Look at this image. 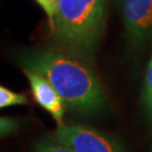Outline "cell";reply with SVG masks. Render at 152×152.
I'll return each instance as SVG.
<instances>
[{"instance_id":"obj_1","label":"cell","mask_w":152,"mask_h":152,"mask_svg":"<svg viewBox=\"0 0 152 152\" xmlns=\"http://www.w3.org/2000/svg\"><path fill=\"white\" fill-rule=\"evenodd\" d=\"M19 64L45 77L73 112L96 115L107 106L94 65L69 51L54 45L27 51L19 56Z\"/></svg>"},{"instance_id":"obj_2","label":"cell","mask_w":152,"mask_h":152,"mask_svg":"<svg viewBox=\"0 0 152 152\" xmlns=\"http://www.w3.org/2000/svg\"><path fill=\"white\" fill-rule=\"evenodd\" d=\"M109 0H59L50 25L54 46L95 64L103 41Z\"/></svg>"},{"instance_id":"obj_3","label":"cell","mask_w":152,"mask_h":152,"mask_svg":"<svg viewBox=\"0 0 152 152\" xmlns=\"http://www.w3.org/2000/svg\"><path fill=\"white\" fill-rule=\"evenodd\" d=\"M53 135L75 152H126L116 137L87 125H61Z\"/></svg>"},{"instance_id":"obj_4","label":"cell","mask_w":152,"mask_h":152,"mask_svg":"<svg viewBox=\"0 0 152 152\" xmlns=\"http://www.w3.org/2000/svg\"><path fill=\"white\" fill-rule=\"evenodd\" d=\"M129 43L143 48L152 38V0H117Z\"/></svg>"},{"instance_id":"obj_5","label":"cell","mask_w":152,"mask_h":152,"mask_svg":"<svg viewBox=\"0 0 152 152\" xmlns=\"http://www.w3.org/2000/svg\"><path fill=\"white\" fill-rule=\"evenodd\" d=\"M23 72L29 82L34 100L53 117V120L58 123V126L63 125V115L66 105L60 94L45 77L36 71L23 69Z\"/></svg>"},{"instance_id":"obj_6","label":"cell","mask_w":152,"mask_h":152,"mask_svg":"<svg viewBox=\"0 0 152 152\" xmlns=\"http://www.w3.org/2000/svg\"><path fill=\"white\" fill-rule=\"evenodd\" d=\"M34 152H75L71 148L60 140H58L54 135L49 137L39 139L37 142L34 143L33 145Z\"/></svg>"},{"instance_id":"obj_7","label":"cell","mask_w":152,"mask_h":152,"mask_svg":"<svg viewBox=\"0 0 152 152\" xmlns=\"http://www.w3.org/2000/svg\"><path fill=\"white\" fill-rule=\"evenodd\" d=\"M28 103L27 96L25 94L15 92L8 88L0 87V107L5 108L15 105H26Z\"/></svg>"},{"instance_id":"obj_8","label":"cell","mask_w":152,"mask_h":152,"mask_svg":"<svg viewBox=\"0 0 152 152\" xmlns=\"http://www.w3.org/2000/svg\"><path fill=\"white\" fill-rule=\"evenodd\" d=\"M142 99H143V104H144V107H145L148 120H149V123L152 127V56L150 63L148 65Z\"/></svg>"},{"instance_id":"obj_9","label":"cell","mask_w":152,"mask_h":152,"mask_svg":"<svg viewBox=\"0 0 152 152\" xmlns=\"http://www.w3.org/2000/svg\"><path fill=\"white\" fill-rule=\"evenodd\" d=\"M20 130V122L12 117L0 118V134L1 137H8Z\"/></svg>"},{"instance_id":"obj_10","label":"cell","mask_w":152,"mask_h":152,"mask_svg":"<svg viewBox=\"0 0 152 152\" xmlns=\"http://www.w3.org/2000/svg\"><path fill=\"white\" fill-rule=\"evenodd\" d=\"M58 1L59 0H35V2L37 4L49 19V24L51 25L52 22L54 20L55 14H56V9H58Z\"/></svg>"},{"instance_id":"obj_11","label":"cell","mask_w":152,"mask_h":152,"mask_svg":"<svg viewBox=\"0 0 152 152\" xmlns=\"http://www.w3.org/2000/svg\"><path fill=\"white\" fill-rule=\"evenodd\" d=\"M151 152H152V149H151Z\"/></svg>"}]
</instances>
